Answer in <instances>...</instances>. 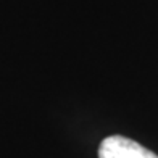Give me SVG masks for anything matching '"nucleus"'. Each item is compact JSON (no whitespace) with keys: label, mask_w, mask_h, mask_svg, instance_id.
Wrapping results in <instances>:
<instances>
[{"label":"nucleus","mask_w":158,"mask_h":158,"mask_svg":"<svg viewBox=\"0 0 158 158\" xmlns=\"http://www.w3.org/2000/svg\"><path fill=\"white\" fill-rule=\"evenodd\" d=\"M98 158H158L152 150L123 135H110L98 147Z\"/></svg>","instance_id":"obj_1"}]
</instances>
